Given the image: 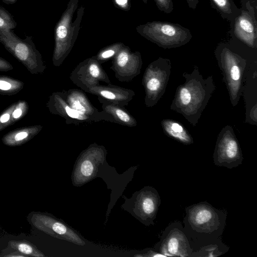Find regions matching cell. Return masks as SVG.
I'll list each match as a JSON object with an SVG mask.
<instances>
[{"mask_svg":"<svg viewBox=\"0 0 257 257\" xmlns=\"http://www.w3.org/2000/svg\"><path fill=\"white\" fill-rule=\"evenodd\" d=\"M185 212L183 228L193 250L220 238L226 225V212L207 201L186 207Z\"/></svg>","mask_w":257,"mask_h":257,"instance_id":"cell-1","label":"cell"},{"mask_svg":"<svg viewBox=\"0 0 257 257\" xmlns=\"http://www.w3.org/2000/svg\"><path fill=\"white\" fill-rule=\"evenodd\" d=\"M78 0H70L66 9L62 14L55 28V45L52 56L54 66L59 67L71 52L77 38L85 8L81 6L77 11L73 21L74 14L78 8Z\"/></svg>","mask_w":257,"mask_h":257,"instance_id":"cell-2","label":"cell"},{"mask_svg":"<svg viewBox=\"0 0 257 257\" xmlns=\"http://www.w3.org/2000/svg\"><path fill=\"white\" fill-rule=\"evenodd\" d=\"M0 42L32 74H42L46 68L32 36L22 39L12 30H0Z\"/></svg>","mask_w":257,"mask_h":257,"instance_id":"cell-3","label":"cell"},{"mask_svg":"<svg viewBox=\"0 0 257 257\" xmlns=\"http://www.w3.org/2000/svg\"><path fill=\"white\" fill-rule=\"evenodd\" d=\"M136 31L142 37L164 48L181 46L192 37L188 29L179 24L165 21L149 22L137 26Z\"/></svg>","mask_w":257,"mask_h":257,"instance_id":"cell-4","label":"cell"},{"mask_svg":"<svg viewBox=\"0 0 257 257\" xmlns=\"http://www.w3.org/2000/svg\"><path fill=\"white\" fill-rule=\"evenodd\" d=\"M155 250L165 257H191L194 251L179 222H172L165 229Z\"/></svg>","mask_w":257,"mask_h":257,"instance_id":"cell-5","label":"cell"},{"mask_svg":"<svg viewBox=\"0 0 257 257\" xmlns=\"http://www.w3.org/2000/svg\"><path fill=\"white\" fill-rule=\"evenodd\" d=\"M256 6L247 2L241 7L240 14L230 25L232 40H236L251 47L257 43Z\"/></svg>","mask_w":257,"mask_h":257,"instance_id":"cell-6","label":"cell"},{"mask_svg":"<svg viewBox=\"0 0 257 257\" xmlns=\"http://www.w3.org/2000/svg\"><path fill=\"white\" fill-rule=\"evenodd\" d=\"M70 80L82 90L100 84V82L111 83L101 64L95 56L88 58L80 62L70 73Z\"/></svg>","mask_w":257,"mask_h":257,"instance_id":"cell-7","label":"cell"},{"mask_svg":"<svg viewBox=\"0 0 257 257\" xmlns=\"http://www.w3.org/2000/svg\"><path fill=\"white\" fill-rule=\"evenodd\" d=\"M29 220L38 230L54 237L66 240L75 244L84 245V240L73 230L62 221L42 212H31Z\"/></svg>","mask_w":257,"mask_h":257,"instance_id":"cell-8","label":"cell"},{"mask_svg":"<svg viewBox=\"0 0 257 257\" xmlns=\"http://www.w3.org/2000/svg\"><path fill=\"white\" fill-rule=\"evenodd\" d=\"M142 63L141 53L132 52L129 47L124 45L112 59L110 69L118 81L128 82L140 74Z\"/></svg>","mask_w":257,"mask_h":257,"instance_id":"cell-9","label":"cell"},{"mask_svg":"<svg viewBox=\"0 0 257 257\" xmlns=\"http://www.w3.org/2000/svg\"><path fill=\"white\" fill-rule=\"evenodd\" d=\"M106 154L105 148L96 143L91 144L78 158L74 172L75 180L82 183L94 177L97 163H103Z\"/></svg>","mask_w":257,"mask_h":257,"instance_id":"cell-10","label":"cell"},{"mask_svg":"<svg viewBox=\"0 0 257 257\" xmlns=\"http://www.w3.org/2000/svg\"><path fill=\"white\" fill-rule=\"evenodd\" d=\"M134 212L136 215L144 224L154 225L161 198L158 191L152 187H144L136 195Z\"/></svg>","mask_w":257,"mask_h":257,"instance_id":"cell-11","label":"cell"},{"mask_svg":"<svg viewBox=\"0 0 257 257\" xmlns=\"http://www.w3.org/2000/svg\"><path fill=\"white\" fill-rule=\"evenodd\" d=\"M242 153L237 141L231 136H225L216 144L213 154L216 166L232 169L241 165Z\"/></svg>","mask_w":257,"mask_h":257,"instance_id":"cell-12","label":"cell"},{"mask_svg":"<svg viewBox=\"0 0 257 257\" xmlns=\"http://www.w3.org/2000/svg\"><path fill=\"white\" fill-rule=\"evenodd\" d=\"M64 98L70 107L87 118L91 123L101 120L106 121L103 112L92 105L83 91L74 88L62 90Z\"/></svg>","mask_w":257,"mask_h":257,"instance_id":"cell-13","label":"cell"},{"mask_svg":"<svg viewBox=\"0 0 257 257\" xmlns=\"http://www.w3.org/2000/svg\"><path fill=\"white\" fill-rule=\"evenodd\" d=\"M47 107L51 113L63 117L68 124L91 123L87 118L70 107L67 103L62 91L53 92L49 96Z\"/></svg>","mask_w":257,"mask_h":257,"instance_id":"cell-14","label":"cell"},{"mask_svg":"<svg viewBox=\"0 0 257 257\" xmlns=\"http://www.w3.org/2000/svg\"><path fill=\"white\" fill-rule=\"evenodd\" d=\"M86 92L97 96L99 101L110 102L124 107L128 105L135 95L133 90L111 83L107 85L99 84L88 89Z\"/></svg>","mask_w":257,"mask_h":257,"instance_id":"cell-15","label":"cell"},{"mask_svg":"<svg viewBox=\"0 0 257 257\" xmlns=\"http://www.w3.org/2000/svg\"><path fill=\"white\" fill-rule=\"evenodd\" d=\"M160 78L157 60L148 66L143 77L142 83L146 92L145 103L148 107L154 105L157 100L162 86Z\"/></svg>","mask_w":257,"mask_h":257,"instance_id":"cell-16","label":"cell"},{"mask_svg":"<svg viewBox=\"0 0 257 257\" xmlns=\"http://www.w3.org/2000/svg\"><path fill=\"white\" fill-rule=\"evenodd\" d=\"M99 102L102 104V111L106 116L107 121L128 127L137 125L136 119L124 106L105 101Z\"/></svg>","mask_w":257,"mask_h":257,"instance_id":"cell-17","label":"cell"},{"mask_svg":"<svg viewBox=\"0 0 257 257\" xmlns=\"http://www.w3.org/2000/svg\"><path fill=\"white\" fill-rule=\"evenodd\" d=\"M41 125L26 126L14 130L2 138L4 144L10 147L22 145L36 136L42 129Z\"/></svg>","mask_w":257,"mask_h":257,"instance_id":"cell-18","label":"cell"},{"mask_svg":"<svg viewBox=\"0 0 257 257\" xmlns=\"http://www.w3.org/2000/svg\"><path fill=\"white\" fill-rule=\"evenodd\" d=\"M212 8L215 9L223 19L231 24L241 13L233 0H209Z\"/></svg>","mask_w":257,"mask_h":257,"instance_id":"cell-19","label":"cell"},{"mask_svg":"<svg viewBox=\"0 0 257 257\" xmlns=\"http://www.w3.org/2000/svg\"><path fill=\"white\" fill-rule=\"evenodd\" d=\"M229 247L224 244L220 238L194 251L191 257H216L224 254Z\"/></svg>","mask_w":257,"mask_h":257,"instance_id":"cell-20","label":"cell"},{"mask_svg":"<svg viewBox=\"0 0 257 257\" xmlns=\"http://www.w3.org/2000/svg\"><path fill=\"white\" fill-rule=\"evenodd\" d=\"M163 123L164 127L169 136L184 144L192 143L190 136L181 124L170 120L165 121Z\"/></svg>","mask_w":257,"mask_h":257,"instance_id":"cell-21","label":"cell"},{"mask_svg":"<svg viewBox=\"0 0 257 257\" xmlns=\"http://www.w3.org/2000/svg\"><path fill=\"white\" fill-rule=\"evenodd\" d=\"M24 83L9 76L0 75V94L12 95L20 92Z\"/></svg>","mask_w":257,"mask_h":257,"instance_id":"cell-22","label":"cell"},{"mask_svg":"<svg viewBox=\"0 0 257 257\" xmlns=\"http://www.w3.org/2000/svg\"><path fill=\"white\" fill-rule=\"evenodd\" d=\"M12 249L26 256L43 257L44 254L30 242L25 240H11L8 243Z\"/></svg>","mask_w":257,"mask_h":257,"instance_id":"cell-23","label":"cell"},{"mask_svg":"<svg viewBox=\"0 0 257 257\" xmlns=\"http://www.w3.org/2000/svg\"><path fill=\"white\" fill-rule=\"evenodd\" d=\"M124 45L121 42L113 43L101 49L95 57L101 64L105 63L114 57Z\"/></svg>","mask_w":257,"mask_h":257,"instance_id":"cell-24","label":"cell"},{"mask_svg":"<svg viewBox=\"0 0 257 257\" xmlns=\"http://www.w3.org/2000/svg\"><path fill=\"white\" fill-rule=\"evenodd\" d=\"M16 27L17 22L11 14L0 6V30H12Z\"/></svg>","mask_w":257,"mask_h":257,"instance_id":"cell-25","label":"cell"},{"mask_svg":"<svg viewBox=\"0 0 257 257\" xmlns=\"http://www.w3.org/2000/svg\"><path fill=\"white\" fill-rule=\"evenodd\" d=\"M17 104V102L7 107L0 115V131L14 124L12 114Z\"/></svg>","mask_w":257,"mask_h":257,"instance_id":"cell-26","label":"cell"},{"mask_svg":"<svg viewBox=\"0 0 257 257\" xmlns=\"http://www.w3.org/2000/svg\"><path fill=\"white\" fill-rule=\"evenodd\" d=\"M158 9L166 14H170L173 11L172 0H154Z\"/></svg>","mask_w":257,"mask_h":257,"instance_id":"cell-27","label":"cell"},{"mask_svg":"<svg viewBox=\"0 0 257 257\" xmlns=\"http://www.w3.org/2000/svg\"><path fill=\"white\" fill-rule=\"evenodd\" d=\"M179 94L181 103L185 106L188 105L191 99V95L189 90L183 87L180 90Z\"/></svg>","mask_w":257,"mask_h":257,"instance_id":"cell-28","label":"cell"},{"mask_svg":"<svg viewBox=\"0 0 257 257\" xmlns=\"http://www.w3.org/2000/svg\"><path fill=\"white\" fill-rule=\"evenodd\" d=\"M131 0H112L114 6L121 10L128 11L131 8Z\"/></svg>","mask_w":257,"mask_h":257,"instance_id":"cell-29","label":"cell"},{"mask_svg":"<svg viewBox=\"0 0 257 257\" xmlns=\"http://www.w3.org/2000/svg\"><path fill=\"white\" fill-rule=\"evenodd\" d=\"M13 69V65L9 62L0 57V71L7 72Z\"/></svg>","mask_w":257,"mask_h":257,"instance_id":"cell-30","label":"cell"},{"mask_svg":"<svg viewBox=\"0 0 257 257\" xmlns=\"http://www.w3.org/2000/svg\"><path fill=\"white\" fill-rule=\"evenodd\" d=\"M230 77L232 80L237 81L240 77V70L237 66L234 65L232 67L230 71Z\"/></svg>","mask_w":257,"mask_h":257,"instance_id":"cell-31","label":"cell"},{"mask_svg":"<svg viewBox=\"0 0 257 257\" xmlns=\"http://www.w3.org/2000/svg\"><path fill=\"white\" fill-rule=\"evenodd\" d=\"M189 7L192 9L195 10L196 9L199 0H186Z\"/></svg>","mask_w":257,"mask_h":257,"instance_id":"cell-32","label":"cell"},{"mask_svg":"<svg viewBox=\"0 0 257 257\" xmlns=\"http://www.w3.org/2000/svg\"><path fill=\"white\" fill-rule=\"evenodd\" d=\"M241 7L245 6L247 2H250L253 6H256L257 0H240Z\"/></svg>","mask_w":257,"mask_h":257,"instance_id":"cell-33","label":"cell"},{"mask_svg":"<svg viewBox=\"0 0 257 257\" xmlns=\"http://www.w3.org/2000/svg\"><path fill=\"white\" fill-rule=\"evenodd\" d=\"M3 3L7 5H12L16 3L17 0H2Z\"/></svg>","mask_w":257,"mask_h":257,"instance_id":"cell-34","label":"cell"},{"mask_svg":"<svg viewBox=\"0 0 257 257\" xmlns=\"http://www.w3.org/2000/svg\"><path fill=\"white\" fill-rule=\"evenodd\" d=\"M16 253V252H15ZM5 256H26V255L22 254H7L5 255Z\"/></svg>","mask_w":257,"mask_h":257,"instance_id":"cell-35","label":"cell"},{"mask_svg":"<svg viewBox=\"0 0 257 257\" xmlns=\"http://www.w3.org/2000/svg\"><path fill=\"white\" fill-rule=\"evenodd\" d=\"M145 4H147L148 2V0H142Z\"/></svg>","mask_w":257,"mask_h":257,"instance_id":"cell-36","label":"cell"}]
</instances>
